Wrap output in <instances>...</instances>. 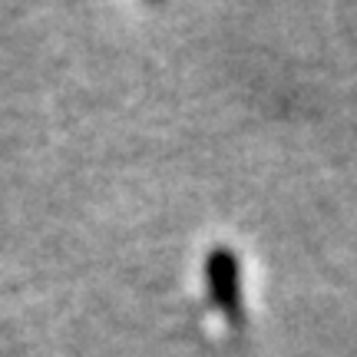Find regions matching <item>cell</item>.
Wrapping results in <instances>:
<instances>
[{"label": "cell", "mask_w": 357, "mask_h": 357, "mask_svg": "<svg viewBox=\"0 0 357 357\" xmlns=\"http://www.w3.org/2000/svg\"><path fill=\"white\" fill-rule=\"evenodd\" d=\"M205 281H208V298L212 305L222 311V318L229 321L231 328H238L245 321L242 311V271H238V255L218 245L205 258Z\"/></svg>", "instance_id": "6da1fadb"}]
</instances>
